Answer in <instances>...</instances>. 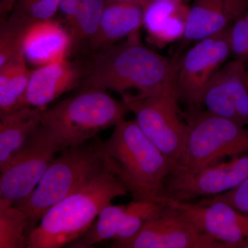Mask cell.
<instances>
[{"label":"cell","instance_id":"9","mask_svg":"<svg viewBox=\"0 0 248 248\" xmlns=\"http://www.w3.org/2000/svg\"><path fill=\"white\" fill-rule=\"evenodd\" d=\"M232 56L229 27L196 42L177 58L174 84L179 102L201 107L207 84Z\"/></svg>","mask_w":248,"mask_h":248},{"label":"cell","instance_id":"17","mask_svg":"<svg viewBox=\"0 0 248 248\" xmlns=\"http://www.w3.org/2000/svg\"><path fill=\"white\" fill-rule=\"evenodd\" d=\"M42 110L27 107L0 115V170L38 128Z\"/></svg>","mask_w":248,"mask_h":248},{"label":"cell","instance_id":"14","mask_svg":"<svg viewBox=\"0 0 248 248\" xmlns=\"http://www.w3.org/2000/svg\"><path fill=\"white\" fill-rule=\"evenodd\" d=\"M143 5L107 0L95 35L88 42V53H97L140 32L143 26Z\"/></svg>","mask_w":248,"mask_h":248},{"label":"cell","instance_id":"6","mask_svg":"<svg viewBox=\"0 0 248 248\" xmlns=\"http://www.w3.org/2000/svg\"><path fill=\"white\" fill-rule=\"evenodd\" d=\"M186 124L182 153L170 174H195L226 156L248 154V127L206 110L192 112Z\"/></svg>","mask_w":248,"mask_h":248},{"label":"cell","instance_id":"21","mask_svg":"<svg viewBox=\"0 0 248 248\" xmlns=\"http://www.w3.org/2000/svg\"><path fill=\"white\" fill-rule=\"evenodd\" d=\"M27 215L14 204L0 200V248L27 246Z\"/></svg>","mask_w":248,"mask_h":248},{"label":"cell","instance_id":"12","mask_svg":"<svg viewBox=\"0 0 248 248\" xmlns=\"http://www.w3.org/2000/svg\"><path fill=\"white\" fill-rule=\"evenodd\" d=\"M248 6V0H195L189 6L183 45H188L228 29Z\"/></svg>","mask_w":248,"mask_h":248},{"label":"cell","instance_id":"19","mask_svg":"<svg viewBox=\"0 0 248 248\" xmlns=\"http://www.w3.org/2000/svg\"><path fill=\"white\" fill-rule=\"evenodd\" d=\"M107 0H81L74 19L69 24L71 51L85 46L95 35Z\"/></svg>","mask_w":248,"mask_h":248},{"label":"cell","instance_id":"32","mask_svg":"<svg viewBox=\"0 0 248 248\" xmlns=\"http://www.w3.org/2000/svg\"><path fill=\"white\" fill-rule=\"evenodd\" d=\"M246 84H247V86H248V68H246Z\"/></svg>","mask_w":248,"mask_h":248},{"label":"cell","instance_id":"26","mask_svg":"<svg viewBox=\"0 0 248 248\" xmlns=\"http://www.w3.org/2000/svg\"><path fill=\"white\" fill-rule=\"evenodd\" d=\"M200 201L223 202L248 215V179L232 190L213 197H204Z\"/></svg>","mask_w":248,"mask_h":248},{"label":"cell","instance_id":"15","mask_svg":"<svg viewBox=\"0 0 248 248\" xmlns=\"http://www.w3.org/2000/svg\"><path fill=\"white\" fill-rule=\"evenodd\" d=\"M23 52L27 61L37 66L66 60L71 38L60 23L52 19L37 21L26 31Z\"/></svg>","mask_w":248,"mask_h":248},{"label":"cell","instance_id":"7","mask_svg":"<svg viewBox=\"0 0 248 248\" xmlns=\"http://www.w3.org/2000/svg\"><path fill=\"white\" fill-rule=\"evenodd\" d=\"M122 97L142 132L174 166L182 153L187 129V124L180 118L175 85L154 95L125 93Z\"/></svg>","mask_w":248,"mask_h":248},{"label":"cell","instance_id":"29","mask_svg":"<svg viewBox=\"0 0 248 248\" xmlns=\"http://www.w3.org/2000/svg\"><path fill=\"white\" fill-rule=\"evenodd\" d=\"M109 1H125V2H140L143 4L145 0H109Z\"/></svg>","mask_w":248,"mask_h":248},{"label":"cell","instance_id":"16","mask_svg":"<svg viewBox=\"0 0 248 248\" xmlns=\"http://www.w3.org/2000/svg\"><path fill=\"white\" fill-rule=\"evenodd\" d=\"M143 5V27L151 42L162 47L182 40L189 6L183 1H152Z\"/></svg>","mask_w":248,"mask_h":248},{"label":"cell","instance_id":"2","mask_svg":"<svg viewBox=\"0 0 248 248\" xmlns=\"http://www.w3.org/2000/svg\"><path fill=\"white\" fill-rule=\"evenodd\" d=\"M104 164L133 200L164 203L166 184L174 165L142 132L135 120H121L101 144Z\"/></svg>","mask_w":248,"mask_h":248},{"label":"cell","instance_id":"1","mask_svg":"<svg viewBox=\"0 0 248 248\" xmlns=\"http://www.w3.org/2000/svg\"><path fill=\"white\" fill-rule=\"evenodd\" d=\"M177 58H166L148 48L140 32L110 48L91 54L81 89L107 90L121 95L130 90L151 96L174 85Z\"/></svg>","mask_w":248,"mask_h":248},{"label":"cell","instance_id":"20","mask_svg":"<svg viewBox=\"0 0 248 248\" xmlns=\"http://www.w3.org/2000/svg\"><path fill=\"white\" fill-rule=\"evenodd\" d=\"M125 208V205L111 203L104 207L97 219L81 237L70 244L71 247L90 248L107 240L114 241L122 224Z\"/></svg>","mask_w":248,"mask_h":248},{"label":"cell","instance_id":"13","mask_svg":"<svg viewBox=\"0 0 248 248\" xmlns=\"http://www.w3.org/2000/svg\"><path fill=\"white\" fill-rule=\"evenodd\" d=\"M84 76V67L66 59L32 71L26 93V105L46 110V106L63 93L80 84Z\"/></svg>","mask_w":248,"mask_h":248},{"label":"cell","instance_id":"24","mask_svg":"<svg viewBox=\"0 0 248 248\" xmlns=\"http://www.w3.org/2000/svg\"><path fill=\"white\" fill-rule=\"evenodd\" d=\"M29 25L13 16L4 20L0 32V66L20 58L23 52V39Z\"/></svg>","mask_w":248,"mask_h":248},{"label":"cell","instance_id":"4","mask_svg":"<svg viewBox=\"0 0 248 248\" xmlns=\"http://www.w3.org/2000/svg\"><path fill=\"white\" fill-rule=\"evenodd\" d=\"M129 110L106 90L81 89L78 94L41 113L40 124L58 139L61 151L93 140L115 126Z\"/></svg>","mask_w":248,"mask_h":248},{"label":"cell","instance_id":"25","mask_svg":"<svg viewBox=\"0 0 248 248\" xmlns=\"http://www.w3.org/2000/svg\"><path fill=\"white\" fill-rule=\"evenodd\" d=\"M59 4L60 0H17L12 16L31 25L51 19L58 11Z\"/></svg>","mask_w":248,"mask_h":248},{"label":"cell","instance_id":"31","mask_svg":"<svg viewBox=\"0 0 248 248\" xmlns=\"http://www.w3.org/2000/svg\"><path fill=\"white\" fill-rule=\"evenodd\" d=\"M183 1V0H145L144 2L143 3L148 2V1Z\"/></svg>","mask_w":248,"mask_h":248},{"label":"cell","instance_id":"22","mask_svg":"<svg viewBox=\"0 0 248 248\" xmlns=\"http://www.w3.org/2000/svg\"><path fill=\"white\" fill-rule=\"evenodd\" d=\"M227 86L234 104L239 123L248 127V88L246 63L233 60L223 65Z\"/></svg>","mask_w":248,"mask_h":248},{"label":"cell","instance_id":"11","mask_svg":"<svg viewBox=\"0 0 248 248\" xmlns=\"http://www.w3.org/2000/svg\"><path fill=\"white\" fill-rule=\"evenodd\" d=\"M248 179V154L217 163L192 174H170L166 181V197L190 201L232 190Z\"/></svg>","mask_w":248,"mask_h":248},{"label":"cell","instance_id":"30","mask_svg":"<svg viewBox=\"0 0 248 248\" xmlns=\"http://www.w3.org/2000/svg\"><path fill=\"white\" fill-rule=\"evenodd\" d=\"M243 16L246 19V22L248 23V6L244 10V12L242 13Z\"/></svg>","mask_w":248,"mask_h":248},{"label":"cell","instance_id":"27","mask_svg":"<svg viewBox=\"0 0 248 248\" xmlns=\"http://www.w3.org/2000/svg\"><path fill=\"white\" fill-rule=\"evenodd\" d=\"M81 0H60L59 11L63 15V18L69 25L78 12Z\"/></svg>","mask_w":248,"mask_h":248},{"label":"cell","instance_id":"10","mask_svg":"<svg viewBox=\"0 0 248 248\" xmlns=\"http://www.w3.org/2000/svg\"><path fill=\"white\" fill-rule=\"evenodd\" d=\"M110 246L117 248H226L200 231L182 212L166 203L136 234L123 241H113Z\"/></svg>","mask_w":248,"mask_h":248},{"label":"cell","instance_id":"5","mask_svg":"<svg viewBox=\"0 0 248 248\" xmlns=\"http://www.w3.org/2000/svg\"><path fill=\"white\" fill-rule=\"evenodd\" d=\"M101 141H89L62 151L27 198L14 203L27 215V234L47 211L79 188L104 167Z\"/></svg>","mask_w":248,"mask_h":248},{"label":"cell","instance_id":"18","mask_svg":"<svg viewBox=\"0 0 248 248\" xmlns=\"http://www.w3.org/2000/svg\"><path fill=\"white\" fill-rule=\"evenodd\" d=\"M31 73L24 55L0 66V115L27 107L25 95Z\"/></svg>","mask_w":248,"mask_h":248},{"label":"cell","instance_id":"28","mask_svg":"<svg viewBox=\"0 0 248 248\" xmlns=\"http://www.w3.org/2000/svg\"><path fill=\"white\" fill-rule=\"evenodd\" d=\"M17 1V0H3L1 7L6 11H11V10L14 9L15 4Z\"/></svg>","mask_w":248,"mask_h":248},{"label":"cell","instance_id":"8","mask_svg":"<svg viewBox=\"0 0 248 248\" xmlns=\"http://www.w3.org/2000/svg\"><path fill=\"white\" fill-rule=\"evenodd\" d=\"M60 151L58 139L40 124L0 170V200L14 204L29 197Z\"/></svg>","mask_w":248,"mask_h":248},{"label":"cell","instance_id":"3","mask_svg":"<svg viewBox=\"0 0 248 248\" xmlns=\"http://www.w3.org/2000/svg\"><path fill=\"white\" fill-rule=\"evenodd\" d=\"M128 192L104 165L79 188L49 209L29 233L27 248H60L71 244L89 229L104 207Z\"/></svg>","mask_w":248,"mask_h":248},{"label":"cell","instance_id":"23","mask_svg":"<svg viewBox=\"0 0 248 248\" xmlns=\"http://www.w3.org/2000/svg\"><path fill=\"white\" fill-rule=\"evenodd\" d=\"M165 203L149 201L133 200L125 205L123 219L114 241H123L132 237L143 225L157 215Z\"/></svg>","mask_w":248,"mask_h":248}]
</instances>
